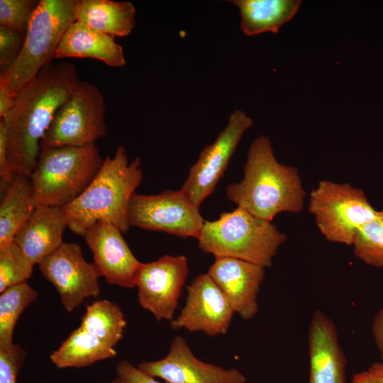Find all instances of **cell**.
Listing matches in <instances>:
<instances>
[{
    "label": "cell",
    "mask_w": 383,
    "mask_h": 383,
    "mask_svg": "<svg viewBox=\"0 0 383 383\" xmlns=\"http://www.w3.org/2000/svg\"><path fill=\"white\" fill-rule=\"evenodd\" d=\"M78 81L74 64L52 61L17 93L11 109L1 118L6 123L8 160L14 175L30 176L41 140Z\"/></svg>",
    "instance_id": "obj_1"
},
{
    "label": "cell",
    "mask_w": 383,
    "mask_h": 383,
    "mask_svg": "<svg viewBox=\"0 0 383 383\" xmlns=\"http://www.w3.org/2000/svg\"><path fill=\"white\" fill-rule=\"evenodd\" d=\"M243 170V179L226 188L237 206L269 221L282 212L302 211L306 193L298 170L276 160L269 138L252 141Z\"/></svg>",
    "instance_id": "obj_2"
},
{
    "label": "cell",
    "mask_w": 383,
    "mask_h": 383,
    "mask_svg": "<svg viewBox=\"0 0 383 383\" xmlns=\"http://www.w3.org/2000/svg\"><path fill=\"white\" fill-rule=\"evenodd\" d=\"M143 179L138 157L129 162L123 145L104 159L101 170L84 192L61 208L68 228L82 237L99 221L110 223L123 233L130 229L128 207Z\"/></svg>",
    "instance_id": "obj_3"
},
{
    "label": "cell",
    "mask_w": 383,
    "mask_h": 383,
    "mask_svg": "<svg viewBox=\"0 0 383 383\" xmlns=\"http://www.w3.org/2000/svg\"><path fill=\"white\" fill-rule=\"evenodd\" d=\"M287 238L272 221L237 206L215 221H204L197 240L199 248L215 257H234L270 267Z\"/></svg>",
    "instance_id": "obj_4"
},
{
    "label": "cell",
    "mask_w": 383,
    "mask_h": 383,
    "mask_svg": "<svg viewBox=\"0 0 383 383\" xmlns=\"http://www.w3.org/2000/svg\"><path fill=\"white\" fill-rule=\"evenodd\" d=\"M104 159L94 144L40 150L30 176L38 206L62 208L89 187Z\"/></svg>",
    "instance_id": "obj_5"
},
{
    "label": "cell",
    "mask_w": 383,
    "mask_h": 383,
    "mask_svg": "<svg viewBox=\"0 0 383 383\" xmlns=\"http://www.w3.org/2000/svg\"><path fill=\"white\" fill-rule=\"evenodd\" d=\"M77 0H40L15 63L0 74V84L15 95L48 62L68 27L75 21Z\"/></svg>",
    "instance_id": "obj_6"
},
{
    "label": "cell",
    "mask_w": 383,
    "mask_h": 383,
    "mask_svg": "<svg viewBox=\"0 0 383 383\" xmlns=\"http://www.w3.org/2000/svg\"><path fill=\"white\" fill-rule=\"evenodd\" d=\"M308 209L326 240L353 245L359 229L378 214L363 190L321 180L309 195Z\"/></svg>",
    "instance_id": "obj_7"
},
{
    "label": "cell",
    "mask_w": 383,
    "mask_h": 383,
    "mask_svg": "<svg viewBox=\"0 0 383 383\" xmlns=\"http://www.w3.org/2000/svg\"><path fill=\"white\" fill-rule=\"evenodd\" d=\"M105 100L88 81L79 80L70 98L57 109L45 133L40 150L95 144L106 133Z\"/></svg>",
    "instance_id": "obj_8"
},
{
    "label": "cell",
    "mask_w": 383,
    "mask_h": 383,
    "mask_svg": "<svg viewBox=\"0 0 383 383\" xmlns=\"http://www.w3.org/2000/svg\"><path fill=\"white\" fill-rule=\"evenodd\" d=\"M131 226L197 239L204 220L199 207L181 190H166L154 195L135 193L128 207Z\"/></svg>",
    "instance_id": "obj_9"
},
{
    "label": "cell",
    "mask_w": 383,
    "mask_h": 383,
    "mask_svg": "<svg viewBox=\"0 0 383 383\" xmlns=\"http://www.w3.org/2000/svg\"><path fill=\"white\" fill-rule=\"evenodd\" d=\"M38 266L67 312H72L85 299L100 294V274L94 262L86 261L77 243L64 242Z\"/></svg>",
    "instance_id": "obj_10"
},
{
    "label": "cell",
    "mask_w": 383,
    "mask_h": 383,
    "mask_svg": "<svg viewBox=\"0 0 383 383\" xmlns=\"http://www.w3.org/2000/svg\"><path fill=\"white\" fill-rule=\"evenodd\" d=\"M252 125L245 113L235 110L215 141L201 150L180 189L193 204L199 207L213 192L243 133Z\"/></svg>",
    "instance_id": "obj_11"
},
{
    "label": "cell",
    "mask_w": 383,
    "mask_h": 383,
    "mask_svg": "<svg viewBox=\"0 0 383 383\" xmlns=\"http://www.w3.org/2000/svg\"><path fill=\"white\" fill-rule=\"evenodd\" d=\"M187 274V259L184 255H165L150 262H141L135 279L139 304L158 321H171Z\"/></svg>",
    "instance_id": "obj_12"
},
{
    "label": "cell",
    "mask_w": 383,
    "mask_h": 383,
    "mask_svg": "<svg viewBox=\"0 0 383 383\" xmlns=\"http://www.w3.org/2000/svg\"><path fill=\"white\" fill-rule=\"evenodd\" d=\"M230 303L210 276L201 274L187 287L179 315L170 321L174 330L204 332L209 336L225 335L234 314Z\"/></svg>",
    "instance_id": "obj_13"
},
{
    "label": "cell",
    "mask_w": 383,
    "mask_h": 383,
    "mask_svg": "<svg viewBox=\"0 0 383 383\" xmlns=\"http://www.w3.org/2000/svg\"><path fill=\"white\" fill-rule=\"evenodd\" d=\"M137 367L166 383H246L239 370L224 369L199 360L182 336L172 340L167 355L155 361H143Z\"/></svg>",
    "instance_id": "obj_14"
},
{
    "label": "cell",
    "mask_w": 383,
    "mask_h": 383,
    "mask_svg": "<svg viewBox=\"0 0 383 383\" xmlns=\"http://www.w3.org/2000/svg\"><path fill=\"white\" fill-rule=\"evenodd\" d=\"M122 233L114 225L99 221L87 230L84 238L100 276L108 284L132 289L135 287L141 262L130 250Z\"/></svg>",
    "instance_id": "obj_15"
},
{
    "label": "cell",
    "mask_w": 383,
    "mask_h": 383,
    "mask_svg": "<svg viewBox=\"0 0 383 383\" xmlns=\"http://www.w3.org/2000/svg\"><path fill=\"white\" fill-rule=\"evenodd\" d=\"M265 268L243 260L215 257L207 274L221 290L233 310L249 320L258 311L257 295L265 279Z\"/></svg>",
    "instance_id": "obj_16"
},
{
    "label": "cell",
    "mask_w": 383,
    "mask_h": 383,
    "mask_svg": "<svg viewBox=\"0 0 383 383\" xmlns=\"http://www.w3.org/2000/svg\"><path fill=\"white\" fill-rule=\"evenodd\" d=\"M309 383H347V359L333 320L320 310L311 316L308 331Z\"/></svg>",
    "instance_id": "obj_17"
},
{
    "label": "cell",
    "mask_w": 383,
    "mask_h": 383,
    "mask_svg": "<svg viewBox=\"0 0 383 383\" xmlns=\"http://www.w3.org/2000/svg\"><path fill=\"white\" fill-rule=\"evenodd\" d=\"M67 227L61 208L38 206L13 242L30 262L39 265L64 243L62 237Z\"/></svg>",
    "instance_id": "obj_18"
},
{
    "label": "cell",
    "mask_w": 383,
    "mask_h": 383,
    "mask_svg": "<svg viewBox=\"0 0 383 383\" xmlns=\"http://www.w3.org/2000/svg\"><path fill=\"white\" fill-rule=\"evenodd\" d=\"M91 58L112 67L126 65L123 49L115 38L75 21L67 29L54 59Z\"/></svg>",
    "instance_id": "obj_19"
},
{
    "label": "cell",
    "mask_w": 383,
    "mask_h": 383,
    "mask_svg": "<svg viewBox=\"0 0 383 383\" xmlns=\"http://www.w3.org/2000/svg\"><path fill=\"white\" fill-rule=\"evenodd\" d=\"M135 9L129 1L77 0L75 21L102 33L128 35L135 26Z\"/></svg>",
    "instance_id": "obj_20"
},
{
    "label": "cell",
    "mask_w": 383,
    "mask_h": 383,
    "mask_svg": "<svg viewBox=\"0 0 383 383\" xmlns=\"http://www.w3.org/2000/svg\"><path fill=\"white\" fill-rule=\"evenodd\" d=\"M240 13V28L248 36L277 33L298 11L299 0H233Z\"/></svg>",
    "instance_id": "obj_21"
},
{
    "label": "cell",
    "mask_w": 383,
    "mask_h": 383,
    "mask_svg": "<svg viewBox=\"0 0 383 383\" xmlns=\"http://www.w3.org/2000/svg\"><path fill=\"white\" fill-rule=\"evenodd\" d=\"M37 206L30 177L15 175L0 204V249L13 243Z\"/></svg>",
    "instance_id": "obj_22"
},
{
    "label": "cell",
    "mask_w": 383,
    "mask_h": 383,
    "mask_svg": "<svg viewBox=\"0 0 383 383\" xmlns=\"http://www.w3.org/2000/svg\"><path fill=\"white\" fill-rule=\"evenodd\" d=\"M116 355L114 347L79 326L50 354V359L60 369L82 368Z\"/></svg>",
    "instance_id": "obj_23"
},
{
    "label": "cell",
    "mask_w": 383,
    "mask_h": 383,
    "mask_svg": "<svg viewBox=\"0 0 383 383\" xmlns=\"http://www.w3.org/2000/svg\"><path fill=\"white\" fill-rule=\"evenodd\" d=\"M79 326L115 347L123 338L126 321L118 304L107 299H101L86 306Z\"/></svg>",
    "instance_id": "obj_24"
},
{
    "label": "cell",
    "mask_w": 383,
    "mask_h": 383,
    "mask_svg": "<svg viewBox=\"0 0 383 383\" xmlns=\"http://www.w3.org/2000/svg\"><path fill=\"white\" fill-rule=\"evenodd\" d=\"M38 296L27 282L0 292V350H9L15 345L13 337L18 319Z\"/></svg>",
    "instance_id": "obj_25"
},
{
    "label": "cell",
    "mask_w": 383,
    "mask_h": 383,
    "mask_svg": "<svg viewBox=\"0 0 383 383\" xmlns=\"http://www.w3.org/2000/svg\"><path fill=\"white\" fill-rule=\"evenodd\" d=\"M352 246L355 257L364 263L383 268V209L359 229Z\"/></svg>",
    "instance_id": "obj_26"
},
{
    "label": "cell",
    "mask_w": 383,
    "mask_h": 383,
    "mask_svg": "<svg viewBox=\"0 0 383 383\" xmlns=\"http://www.w3.org/2000/svg\"><path fill=\"white\" fill-rule=\"evenodd\" d=\"M33 267L14 242L0 249V292L27 282Z\"/></svg>",
    "instance_id": "obj_27"
},
{
    "label": "cell",
    "mask_w": 383,
    "mask_h": 383,
    "mask_svg": "<svg viewBox=\"0 0 383 383\" xmlns=\"http://www.w3.org/2000/svg\"><path fill=\"white\" fill-rule=\"evenodd\" d=\"M37 0H0V26L26 34Z\"/></svg>",
    "instance_id": "obj_28"
},
{
    "label": "cell",
    "mask_w": 383,
    "mask_h": 383,
    "mask_svg": "<svg viewBox=\"0 0 383 383\" xmlns=\"http://www.w3.org/2000/svg\"><path fill=\"white\" fill-rule=\"evenodd\" d=\"M26 35L14 30L0 26V70H9L18 59L23 48Z\"/></svg>",
    "instance_id": "obj_29"
},
{
    "label": "cell",
    "mask_w": 383,
    "mask_h": 383,
    "mask_svg": "<svg viewBox=\"0 0 383 383\" xmlns=\"http://www.w3.org/2000/svg\"><path fill=\"white\" fill-rule=\"evenodd\" d=\"M26 356V350L15 344L9 350H0V383H16Z\"/></svg>",
    "instance_id": "obj_30"
},
{
    "label": "cell",
    "mask_w": 383,
    "mask_h": 383,
    "mask_svg": "<svg viewBox=\"0 0 383 383\" xmlns=\"http://www.w3.org/2000/svg\"><path fill=\"white\" fill-rule=\"evenodd\" d=\"M116 377L121 383H162L133 366L128 360L120 361L116 367Z\"/></svg>",
    "instance_id": "obj_31"
},
{
    "label": "cell",
    "mask_w": 383,
    "mask_h": 383,
    "mask_svg": "<svg viewBox=\"0 0 383 383\" xmlns=\"http://www.w3.org/2000/svg\"><path fill=\"white\" fill-rule=\"evenodd\" d=\"M15 175L11 170L7 152V135L4 119L0 121V179L1 191L4 192L12 183Z\"/></svg>",
    "instance_id": "obj_32"
},
{
    "label": "cell",
    "mask_w": 383,
    "mask_h": 383,
    "mask_svg": "<svg viewBox=\"0 0 383 383\" xmlns=\"http://www.w3.org/2000/svg\"><path fill=\"white\" fill-rule=\"evenodd\" d=\"M352 383H383V361L372 363L368 368L355 374Z\"/></svg>",
    "instance_id": "obj_33"
},
{
    "label": "cell",
    "mask_w": 383,
    "mask_h": 383,
    "mask_svg": "<svg viewBox=\"0 0 383 383\" xmlns=\"http://www.w3.org/2000/svg\"><path fill=\"white\" fill-rule=\"evenodd\" d=\"M372 333L383 361V306L377 311L374 316L372 323Z\"/></svg>",
    "instance_id": "obj_34"
},
{
    "label": "cell",
    "mask_w": 383,
    "mask_h": 383,
    "mask_svg": "<svg viewBox=\"0 0 383 383\" xmlns=\"http://www.w3.org/2000/svg\"><path fill=\"white\" fill-rule=\"evenodd\" d=\"M16 96L6 85L0 84V118H4L13 106Z\"/></svg>",
    "instance_id": "obj_35"
},
{
    "label": "cell",
    "mask_w": 383,
    "mask_h": 383,
    "mask_svg": "<svg viewBox=\"0 0 383 383\" xmlns=\"http://www.w3.org/2000/svg\"><path fill=\"white\" fill-rule=\"evenodd\" d=\"M109 383H121L120 379L116 377L115 379H113L111 382Z\"/></svg>",
    "instance_id": "obj_36"
}]
</instances>
